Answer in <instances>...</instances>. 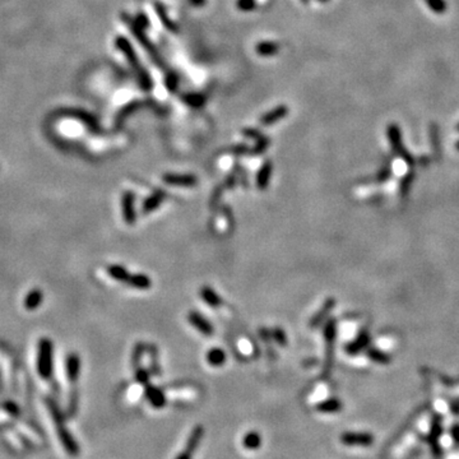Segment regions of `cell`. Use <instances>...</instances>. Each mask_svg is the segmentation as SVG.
<instances>
[{"label":"cell","instance_id":"obj_1","mask_svg":"<svg viewBox=\"0 0 459 459\" xmlns=\"http://www.w3.org/2000/svg\"><path fill=\"white\" fill-rule=\"evenodd\" d=\"M116 46L121 50V52L125 55V57L128 59V61L130 63V65L136 69L137 74H138V79L139 83H140V87L145 91H148L152 88V81L151 77L148 76V73L145 72L144 68H142L139 65V60L138 57H137L136 52H134L133 47L130 45V43L128 41L125 37H118L116 40Z\"/></svg>","mask_w":459,"mask_h":459},{"label":"cell","instance_id":"obj_2","mask_svg":"<svg viewBox=\"0 0 459 459\" xmlns=\"http://www.w3.org/2000/svg\"><path fill=\"white\" fill-rule=\"evenodd\" d=\"M48 406H50V411H51L52 417H54L57 436H59V440H60V443L63 444L64 449H65V452H67L68 454H70V456H78L79 447L78 444H77V441L74 440V438L72 436V434L68 431L65 425H64V420L60 411L57 410L56 405L52 403V402Z\"/></svg>","mask_w":459,"mask_h":459},{"label":"cell","instance_id":"obj_3","mask_svg":"<svg viewBox=\"0 0 459 459\" xmlns=\"http://www.w3.org/2000/svg\"><path fill=\"white\" fill-rule=\"evenodd\" d=\"M324 341H325V364H324L323 375L328 376L332 370L333 364V352H334V342L337 337V324L334 319H329L326 321L323 329Z\"/></svg>","mask_w":459,"mask_h":459},{"label":"cell","instance_id":"obj_4","mask_svg":"<svg viewBox=\"0 0 459 459\" xmlns=\"http://www.w3.org/2000/svg\"><path fill=\"white\" fill-rule=\"evenodd\" d=\"M37 368L44 379H50L52 375V343L48 339L40 341Z\"/></svg>","mask_w":459,"mask_h":459},{"label":"cell","instance_id":"obj_5","mask_svg":"<svg viewBox=\"0 0 459 459\" xmlns=\"http://www.w3.org/2000/svg\"><path fill=\"white\" fill-rule=\"evenodd\" d=\"M387 136L389 138L390 147H392L394 154L399 156L402 160H405L408 165H413V157H412L410 152L405 148L403 145V140H402V134H401V128L397 124H390L387 128Z\"/></svg>","mask_w":459,"mask_h":459},{"label":"cell","instance_id":"obj_6","mask_svg":"<svg viewBox=\"0 0 459 459\" xmlns=\"http://www.w3.org/2000/svg\"><path fill=\"white\" fill-rule=\"evenodd\" d=\"M124 18L127 19V23H128V26H129V28L130 30H132V32H133V35L134 36L137 37V39L139 40V43L142 44L143 46H144L145 48H147V50H148V52L149 54H151V56L153 57L154 59V61H156V64H158V65H160L161 68H163V63H162V59H161V56L160 55H158V52L156 51V48H154V46L152 45L151 43H149V40L147 39V36H145V34L144 32H143V27L142 26H139V23L137 21H132V19H129L127 17V15H124Z\"/></svg>","mask_w":459,"mask_h":459},{"label":"cell","instance_id":"obj_7","mask_svg":"<svg viewBox=\"0 0 459 459\" xmlns=\"http://www.w3.org/2000/svg\"><path fill=\"white\" fill-rule=\"evenodd\" d=\"M341 441L348 447H370L374 443V436L366 432H344Z\"/></svg>","mask_w":459,"mask_h":459},{"label":"cell","instance_id":"obj_8","mask_svg":"<svg viewBox=\"0 0 459 459\" xmlns=\"http://www.w3.org/2000/svg\"><path fill=\"white\" fill-rule=\"evenodd\" d=\"M134 194L132 191H125L121 196V209H123V217L128 225L136 224L137 216L134 209Z\"/></svg>","mask_w":459,"mask_h":459},{"label":"cell","instance_id":"obj_9","mask_svg":"<svg viewBox=\"0 0 459 459\" xmlns=\"http://www.w3.org/2000/svg\"><path fill=\"white\" fill-rule=\"evenodd\" d=\"M162 180L166 184L172 185V186H183V187H191L195 186L198 179L194 175H178V174H166L162 176Z\"/></svg>","mask_w":459,"mask_h":459},{"label":"cell","instance_id":"obj_10","mask_svg":"<svg viewBox=\"0 0 459 459\" xmlns=\"http://www.w3.org/2000/svg\"><path fill=\"white\" fill-rule=\"evenodd\" d=\"M189 321H190L191 325L195 328L196 330H199L202 334L204 335H212L213 334V326L212 324L207 321L206 318L203 317L202 314L199 313H196V311H191L189 317H187Z\"/></svg>","mask_w":459,"mask_h":459},{"label":"cell","instance_id":"obj_11","mask_svg":"<svg viewBox=\"0 0 459 459\" xmlns=\"http://www.w3.org/2000/svg\"><path fill=\"white\" fill-rule=\"evenodd\" d=\"M335 306V299L334 297H328V299L324 301L323 306L319 311H318L317 314L313 317V319L310 321V326L311 328H317V326L321 325L324 321H325L328 315L330 314V311L334 309Z\"/></svg>","mask_w":459,"mask_h":459},{"label":"cell","instance_id":"obj_12","mask_svg":"<svg viewBox=\"0 0 459 459\" xmlns=\"http://www.w3.org/2000/svg\"><path fill=\"white\" fill-rule=\"evenodd\" d=\"M145 398L149 402V405L154 408H162L163 406L166 405V396L165 393L157 387H152L148 385L145 388Z\"/></svg>","mask_w":459,"mask_h":459},{"label":"cell","instance_id":"obj_13","mask_svg":"<svg viewBox=\"0 0 459 459\" xmlns=\"http://www.w3.org/2000/svg\"><path fill=\"white\" fill-rule=\"evenodd\" d=\"M368 344H370V335H368L366 330H363L354 341L346 346V351L350 355H356L360 354L363 350H365L366 347H368Z\"/></svg>","mask_w":459,"mask_h":459},{"label":"cell","instance_id":"obj_14","mask_svg":"<svg viewBox=\"0 0 459 459\" xmlns=\"http://www.w3.org/2000/svg\"><path fill=\"white\" fill-rule=\"evenodd\" d=\"M271 176H272V162L266 161L263 163V166L260 167L257 175V186L259 190H266L267 187H268Z\"/></svg>","mask_w":459,"mask_h":459},{"label":"cell","instance_id":"obj_15","mask_svg":"<svg viewBox=\"0 0 459 459\" xmlns=\"http://www.w3.org/2000/svg\"><path fill=\"white\" fill-rule=\"evenodd\" d=\"M166 198V193L162 190H156L151 196H148L147 199L144 200L142 207L143 213H149V212H153L154 209H157L160 207L161 203L165 200Z\"/></svg>","mask_w":459,"mask_h":459},{"label":"cell","instance_id":"obj_16","mask_svg":"<svg viewBox=\"0 0 459 459\" xmlns=\"http://www.w3.org/2000/svg\"><path fill=\"white\" fill-rule=\"evenodd\" d=\"M287 112H288L287 106H278V107L273 109L272 111H269L268 114L264 115L263 118L260 119V123L263 125H267V127H268V125H272L275 124V123H277L278 120L283 119L287 115Z\"/></svg>","mask_w":459,"mask_h":459},{"label":"cell","instance_id":"obj_17","mask_svg":"<svg viewBox=\"0 0 459 459\" xmlns=\"http://www.w3.org/2000/svg\"><path fill=\"white\" fill-rule=\"evenodd\" d=\"M79 370H81V360H79L78 355H69L67 360V375L69 381H72V383L77 381L79 376Z\"/></svg>","mask_w":459,"mask_h":459},{"label":"cell","instance_id":"obj_18","mask_svg":"<svg viewBox=\"0 0 459 459\" xmlns=\"http://www.w3.org/2000/svg\"><path fill=\"white\" fill-rule=\"evenodd\" d=\"M200 297H202L203 301L208 304L209 306H212V308H218L222 304L220 295L211 287H203L202 290H200Z\"/></svg>","mask_w":459,"mask_h":459},{"label":"cell","instance_id":"obj_19","mask_svg":"<svg viewBox=\"0 0 459 459\" xmlns=\"http://www.w3.org/2000/svg\"><path fill=\"white\" fill-rule=\"evenodd\" d=\"M127 283H129V286L134 287V288H137V290H148V288H151V286H152V281L149 279L148 275H142V273H138V275H130Z\"/></svg>","mask_w":459,"mask_h":459},{"label":"cell","instance_id":"obj_20","mask_svg":"<svg viewBox=\"0 0 459 459\" xmlns=\"http://www.w3.org/2000/svg\"><path fill=\"white\" fill-rule=\"evenodd\" d=\"M315 410L319 412H323V413H335V412H339L342 410V403L337 398L325 399V401L321 402Z\"/></svg>","mask_w":459,"mask_h":459},{"label":"cell","instance_id":"obj_21","mask_svg":"<svg viewBox=\"0 0 459 459\" xmlns=\"http://www.w3.org/2000/svg\"><path fill=\"white\" fill-rule=\"evenodd\" d=\"M262 445V436L259 432L250 431L242 438V447L246 450H258Z\"/></svg>","mask_w":459,"mask_h":459},{"label":"cell","instance_id":"obj_22","mask_svg":"<svg viewBox=\"0 0 459 459\" xmlns=\"http://www.w3.org/2000/svg\"><path fill=\"white\" fill-rule=\"evenodd\" d=\"M207 361H208L209 365L215 366V367L222 366L226 363V354L221 348H212L207 354Z\"/></svg>","mask_w":459,"mask_h":459},{"label":"cell","instance_id":"obj_23","mask_svg":"<svg viewBox=\"0 0 459 459\" xmlns=\"http://www.w3.org/2000/svg\"><path fill=\"white\" fill-rule=\"evenodd\" d=\"M278 50H279V45L275 43L264 41V43H260L257 45V52L262 56H272V55L277 54Z\"/></svg>","mask_w":459,"mask_h":459},{"label":"cell","instance_id":"obj_24","mask_svg":"<svg viewBox=\"0 0 459 459\" xmlns=\"http://www.w3.org/2000/svg\"><path fill=\"white\" fill-rule=\"evenodd\" d=\"M107 272H109L110 277H112L114 279H116V281L119 282H128V279H129L130 277L127 269L121 266H110L109 268H107Z\"/></svg>","mask_w":459,"mask_h":459},{"label":"cell","instance_id":"obj_25","mask_svg":"<svg viewBox=\"0 0 459 459\" xmlns=\"http://www.w3.org/2000/svg\"><path fill=\"white\" fill-rule=\"evenodd\" d=\"M41 301H43V292H40L39 290H34L27 295V297L24 300V305L28 310H35L41 304Z\"/></svg>","mask_w":459,"mask_h":459},{"label":"cell","instance_id":"obj_26","mask_svg":"<svg viewBox=\"0 0 459 459\" xmlns=\"http://www.w3.org/2000/svg\"><path fill=\"white\" fill-rule=\"evenodd\" d=\"M423 1L435 14H444L448 9V4L445 0H423Z\"/></svg>","mask_w":459,"mask_h":459},{"label":"cell","instance_id":"obj_27","mask_svg":"<svg viewBox=\"0 0 459 459\" xmlns=\"http://www.w3.org/2000/svg\"><path fill=\"white\" fill-rule=\"evenodd\" d=\"M367 355H368V359L372 360L374 363H378V364L390 363L389 355L384 354V352H381V351H379V350H375V348H367Z\"/></svg>","mask_w":459,"mask_h":459},{"label":"cell","instance_id":"obj_28","mask_svg":"<svg viewBox=\"0 0 459 459\" xmlns=\"http://www.w3.org/2000/svg\"><path fill=\"white\" fill-rule=\"evenodd\" d=\"M156 8H157V14L160 15L161 22H162V23L165 24V27H166L167 30L172 31V32H174V31H176L175 24H172L171 22H170L169 17H167L166 12H165V8H162V6H161L160 4H156Z\"/></svg>","mask_w":459,"mask_h":459},{"label":"cell","instance_id":"obj_29","mask_svg":"<svg viewBox=\"0 0 459 459\" xmlns=\"http://www.w3.org/2000/svg\"><path fill=\"white\" fill-rule=\"evenodd\" d=\"M272 337L279 346H286L287 344L286 333H284L281 328H275V329L272 330Z\"/></svg>","mask_w":459,"mask_h":459},{"label":"cell","instance_id":"obj_30","mask_svg":"<svg viewBox=\"0 0 459 459\" xmlns=\"http://www.w3.org/2000/svg\"><path fill=\"white\" fill-rule=\"evenodd\" d=\"M144 350H145V344H143V343H138L136 346V348H134L133 359H132V360H133V364H134V366H136V367H138L139 361H140V359H142Z\"/></svg>","mask_w":459,"mask_h":459},{"label":"cell","instance_id":"obj_31","mask_svg":"<svg viewBox=\"0 0 459 459\" xmlns=\"http://www.w3.org/2000/svg\"><path fill=\"white\" fill-rule=\"evenodd\" d=\"M412 180H413V172H408L407 175L403 178V180H402V184H401L402 195H406V194L408 193L410 186H411V184H412Z\"/></svg>","mask_w":459,"mask_h":459},{"label":"cell","instance_id":"obj_32","mask_svg":"<svg viewBox=\"0 0 459 459\" xmlns=\"http://www.w3.org/2000/svg\"><path fill=\"white\" fill-rule=\"evenodd\" d=\"M136 379L139 384H143V385L148 384V380H149L148 371H147L145 368L139 367L138 366V368H137V371H136Z\"/></svg>","mask_w":459,"mask_h":459},{"label":"cell","instance_id":"obj_33","mask_svg":"<svg viewBox=\"0 0 459 459\" xmlns=\"http://www.w3.org/2000/svg\"><path fill=\"white\" fill-rule=\"evenodd\" d=\"M257 6L255 0H237V8L242 12H250Z\"/></svg>","mask_w":459,"mask_h":459},{"label":"cell","instance_id":"obj_34","mask_svg":"<svg viewBox=\"0 0 459 459\" xmlns=\"http://www.w3.org/2000/svg\"><path fill=\"white\" fill-rule=\"evenodd\" d=\"M268 143H269V139L266 138V137H262V138H259L257 140V145L254 147V149L251 151V153H253V154L262 153V152H263L264 149H267V147H268Z\"/></svg>","mask_w":459,"mask_h":459},{"label":"cell","instance_id":"obj_35","mask_svg":"<svg viewBox=\"0 0 459 459\" xmlns=\"http://www.w3.org/2000/svg\"><path fill=\"white\" fill-rule=\"evenodd\" d=\"M198 98H202V96H200V94H189V96L185 97L186 102L189 103V105H191V106H200V105H202V102H198Z\"/></svg>","mask_w":459,"mask_h":459},{"label":"cell","instance_id":"obj_36","mask_svg":"<svg viewBox=\"0 0 459 459\" xmlns=\"http://www.w3.org/2000/svg\"><path fill=\"white\" fill-rule=\"evenodd\" d=\"M176 86H178V81H176V77L174 74H171L170 77H167V87H169L170 91H175Z\"/></svg>","mask_w":459,"mask_h":459},{"label":"cell","instance_id":"obj_37","mask_svg":"<svg viewBox=\"0 0 459 459\" xmlns=\"http://www.w3.org/2000/svg\"><path fill=\"white\" fill-rule=\"evenodd\" d=\"M389 175H390V170H389V167L385 166L383 170H381L380 172H379L378 180H379V182H384V180H387V179L389 178Z\"/></svg>","mask_w":459,"mask_h":459},{"label":"cell","instance_id":"obj_38","mask_svg":"<svg viewBox=\"0 0 459 459\" xmlns=\"http://www.w3.org/2000/svg\"><path fill=\"white\" fill-rule=\"evenodd\" d=\"M259 333H260V337H262V339H263V341H269V338L272 337V332H269V330L266 329V328H262Z\"/></svg>","mask_w":459,"mask_h":459},{"label":"cell","instance_id":"obj_39","mask_svg":"<svg viewBox=\"0 0 459 459\" xmlns=\"http://www.w3.org/2000/svg\"><path fill=\"white\" fill-rule=\"evenodd\" d=\"M5 410L8 412H9V413H12V414H17L18 413V410H17V406L15 405H13V403H6L5 405Z\"/></svg>","mask_w":459,"mask_h":459},{"label":"cell","instance_id":"obj_40","mask_svg":"<svg viewBox=\"0 0 459 459\" xmlns=\"http://www.w3.org/2000/svg\"><path fill=\"white\" fill-rule=\"evenodd\" d=\"M191 456H193V454L189 453V452H186V450L184 449L182 452V453H180L178 457H176V459H191Z\"/></svg>","mask_w":459,"mask_h":459},{"label":"cell","instance_id":"obj_41","mask_svg":"<svg viewBox=\"0 0 459 459\" xmlns=\"http://www.w3.org/2000/svg\"><path fill=\"white\" fill-rule=\"evenodd\" d=\"M453 436H454V439H456L457 443H459V427H458V426H456V427H454Z\"/></svg>","mask_w":459,"mask_h":459},{"label":"cell","instance_id":"obj_42","mask_svg":"<svg viewBox=\"0 0 459 459\" xmlns=\"http://www.w3.org/2000/svg\"><path fill=\"white\" fill-rule=\"evenodd\" d=\"M190 3L195 6H200L206 3V0H190Z\"/></svg>","mask_w":459,"mask_h":459},{"label":"cell","instance_id":"obj_43","mask_svg":"<svg viewBox=\"0 0 459 459\" xmlns=\"http://www.w3.org/2000/svg\"><path fill=\"white\" fill-rule=\"evenodd\" d=\"M456 148H457V149H458V151H459V140H458V142H457V143H456Z\"/></svg>","mask_w":459,"mask_h":459},{"label":"cell","instance_id":"obj_44","mask_svg":"<svg viewBox=\"0 0 459 459\" xmlns=\"http://www.w3.org/2000/svg\"><path fill=\"white\" fill-rule=\"evenodd\" d=\"M302 3H305V4H308L309 3V0H301Z\"/></svg>","mask_w":459,"mask_h":459},{"label":"cell","instance_id":"obj_45","mask_svg":"<svg viewBox=\"0 0 459 459\" xmlns=\"http://www.w3.org/2000/svg\"><path fill=\"white\" fill-rule=\"evenodd\" d=\"M318 1H321V3H325V1H328V0H318Z\"/></svg>","mask_w":459,"mask_h":459},{"label":"cell","instance_id":"obj_46","mask_svg":"<svg viewBox=\"0 0 459 459\" xmlns=\"http://www.w3.org/2000/svg\"><path fill=\"white\" fill-rule=\"evenodd\" d=\"M456 129L459 132V123H458V124H457V128H456Z\"/></svg>","mask_w":459,"mask_h":459}]
</instances>
